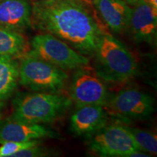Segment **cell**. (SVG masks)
<instances>
[{"label":"cell","mask_w":157,"mask_h":157,"mask_svg":"<svg viewBox=\"0 0 157 157\" xmlns=\"http://www.w3.org/2000/svg\"><path fill=\"white\" fill-rule=\"evenodd\" d=\"M31 24L85 56H93L105 33L84 0H35L31 5Z\"/></svg>","instance_id":"obj_1"},{"label":"cell","mask_w":157,"mask_h":157,"mask_svg":"<svg viewBox=\"0 0 157 157\" xmlns=\"http://www.w3.org/2000/svg\"><path fill=\"white\" fill-rule=\"evenodd\" d=\"M95 71L103 81L121 83L137 75L136 60L122 42L104 33L94 52Z\"/></svg>","instance_id":"obj_2"},{"label":"cell","mask_w":157,"mask_h":157,"mask_svg":"<svg viewBox=\"0 0 157 157\" xmlns=\"http://www.w3.org/2000/svg\"><path fill=\"white\" fill-rule=\"evenodd\" d=\"M71 104L69 97L60 93H17L13 100L10 117L29 123H52L63 117Z\"/></svg>","instance_id":"obj_3"},{"label":"cell","mask_w":157,"mask_h":157,"mask_svg":"<svg viewBox=\"0 0 157 157\" xmlns=\"http://www.w3.org/2000/svg\"><path fill=\"white\" fill-rule=\"evenodd\" d=\"M68 78L66 71L45 61L30 51L23 56L19 63L18 84L33 92L60 93Z\"/></svg>","instance_id":"obj_4"},{"label":"cell","mask_w":157,"mask_h":157,"mask_svg":"<svg viewBox=\"0 0 157 157\" xmlns=\"http://www.w3.org/2000/svg\"><path fill=\"white\" fill-rule=\"evenodd\" d=\"M31 46L30 52L33 54L64 71L76 69L90 63L88 57L50 34L42 33L34 36Z\"/></svg>","instance_id":"obj_5"},{"label":"cell","mask_w":157,"mask_h":157,"mask_svg":"<svg viewBox=\"0 0 157 157\" xmlns=\"http://www.w3.org/2000/svg\"><path fill=\"white\" fill-rule=\"evenodd\" d=\"M87 145L95 154L105 157H131L133 152L141 151L125 124H107L88 137Z\"/></svg>","instance_id":"obj_6"},{"label":"cell","mask_w":157,"mask_h":157,"mask_svg":"<svg viewBox=\"0 0 157 157\" xmlns=\"http://www.w3.org/2000/svg\"><path fill=\"white\" fill-rule=\"evenodd\" d=\"M110 114L128 120L149 118L154 111V98L136 88H125L110 96L104 107Z\"/></svg>","instance_id":"obj_7"},{"label":"cell","mask_w":157,"mask_h":157,"mask_svg":"<svg viewBox=\"0 0 157 157\" xmlns=\"http://www.w3.org/2000/svg\"><path fill=\"white\" fill-rule=\"evenodd\" d=\"M110 95L103 80L87 66L76 68L69 88V98L76 107L99 105L105 107Z\"/></svg>","instance_id":"obj_8"},{"label":"cell","mask_w":157,"mask_h":157,"mask_svg":"<svg viewBox=\"0 0 157 157\" xmlns=\"http://www.w3.org/2000/svg\"><path fill=\"white\" fill-rule=\"evenodd\" d=\"M44 138L61 139V136L54 129L43 124L25 122L12 117L0 119V144Z\"/></svg>","instance_id":"obj_9"},{"label":"cell","mask_w":157,"mask_h":157,"mask_svg":"<svg viewBox=\"0 0 157 157\" xmlns=\"http://www.w3.org/2000/svg\"><path fill=\"white\" fill-rule=\"evenodd\" d=\"M109 113L99 105L76 107L70 118V130L76 136L88 138L108 124Z\"/></svg>","instance_id":"obj_10"},{"label":"cell","mask_w":157,"mask_h":157,"mask_svg":"<svg viewBox=\"0 0 157 157\" xmlns=\"http://www.w3.org/2000/svg\"><path fill=\"white\" fill-rule=\"evenodd\" d=\"M128 30L136 42H154L157 33V10L144 1L133 6Z\"/></svg>","instance_id":"obj_11"},{"label":"cell","mask_w":157,"mask_h":157,"mask_svg":"<svg viewBox=\"0 0 157 157\" xmlns=\"http://www.w3.org/2000/svg\"><path fill=\"white\" fill-rule=\"evenodd\" d=\"M29 0H1L0 28L22 33L31 26Z\"/></svg>","instance_id":"obj_12"},{"label":"cell","mask_w":157,"mask_h":157,"mask_svg":"<svg viewBox=\"0 0 157 157\" xmlns=\"http://www.w3.org/2000/svg\"><path fill=\"white\" fill-rule=\"evenodd\" d=\"M94 7L111 31H127L132 8L124 0H93Z\"/></svg>","instance_id":"obj_13"},{"label":"cell","mask_w":157,"mask_h":157,"mask_svg":"<svg viewBox=\"0 0 157 157\" xmlns=\"http://www.w3.org/2000/svg\"><path fill=\"white\" fill-rule=\"evenodd\" d=\"M19 63L15 58L0 56V101L10 98L18 84Z\"/></svg>","instance_id":"obj_14"},{"label":"cell","mask_w":157,"mask_h":157,"mask_svg":"<svg viewBox=\"0 0 157 157\" xmlns=\"http://www.w3.org/2000/svg\"><path fill=\"white\" fill-rule=\"evenodd\" d=\"M27 42L21 33L0 28V56L17 58L26 53Z\"/></svg>","instance_id":"obj_15"},{"label":"cell","mask_w":157,"mask_h":157,"mask_svg":"<svg viewBox=\"0 0 157 157\" xmlns=\"http://www.w3.org/2000/svg\"><path fill=\"white\" fill-rule=\"evenodd\" d=\"M125 126L142 151L152 155L157 154V137L156 135L136 127L127 125Z\"/></svg>","instance_id":"obj_16"},{"label":"cell","mask_w":157,"mask_h":157,"mask_svg":"<svg viewBox=\"0 0 157 157\" xmlns=\"http://www.w3.org/2000/svg\"><path fill=\"white\" fill-rule=\"evenodd\" d=\"M42 140H33L26 142H6L0 146V157L13 156V154L23 149L41 144Z\"/></svg>","instance_id":"obj_17"},{"label":"cell","mask_w":157,"mask_h":157,"mask_svg":"<svg viewBox=\"0 0 157 157\" xmlns=\"http://www.w3.org/2000/svg\"><path fill=\"white\" fill-rule=\"evenodd\" d=\"M42 144V143H41ZM41 144L36 145V146L29 147L25 148L22 151L17 152L16 154H13V157H42V156H49L52 155L50 149L46 147L41 146Z\"/></svg>","instance_id":"obj_18"},{"label":"cell","mask_w":157,"mask_h":157,"mask_svg":"<svg viewBox=\"0 0 157 157\" xmlns=\"http://www.w3.org/2000/svg\"><path fill=\"white\" fill-rule=\"evenodd\" d=\"M143 1L151 6L155 10H157V0H143Z\"/></svg>","instance_id":"obj_19"},{"label":"cell","mask_w":157,"mask_h":157,"mask_svg":"<svg viewBox=\"0 0 157 157\" xmlns=\"http://www.w3.org/2000/svg\"><path fill=\"white\" fill-rule=\"evenodd\" d=\"M124 1L129 6H135L138 3H140V2L143 1V0H124Z\"/></svg>","instance_id":"obj_20"},{"label":"cell","mask_w":157,"mask_h":157,"mask_svg":"<svg viewBox=\"0 0 157 157\" xmlns=\"http://www.w3.org/2000/svg\"><path fill=\"white\" fill-rule=\"evenodd\" d=\"M5 108V103L4 101H0V119H1L2 116V111Z\"/></svg>","instance_id":"obj_21"},{"label":"cell","mask_w":157,"mask_h":157,"mask_svg":"<svg viewBox=\"0 0 157 157\" xmlns=\"http://www.w3.org/2000/svg\"><path fill=\"white\" fill-rule=\"evenodd\" d=\"M0 1H1V0H0Z\"/></svg>","instance_id":"obj_22"}]
</instances>
